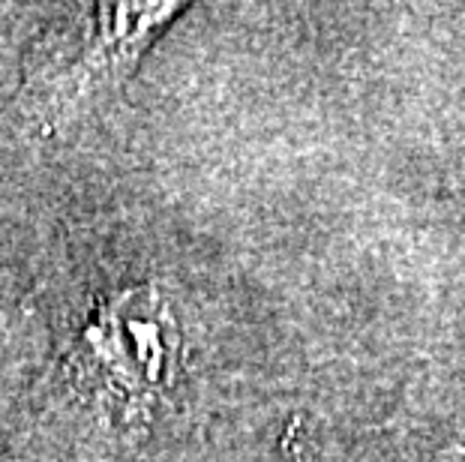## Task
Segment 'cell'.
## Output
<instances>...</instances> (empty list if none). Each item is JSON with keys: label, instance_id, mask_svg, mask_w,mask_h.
Segmentation results:
<instances>
[{"label": "cell", "instance_id": "2", "mask_svg": "<svg viewBox=\"0 0 465 462\" xmlns=\"http://www.w3.org/2000/svg\"><path fill=\"white\" fill-rule=\"evenodd\" d=\"M100 355L135 390L168 385L174 363V321L153 291L121 294L94 333Z\"/></svg>", "mask_w": 465, "mask_h": 462}, {"label": "cell", "instance_id": "1", "mask_svg": "<svg viewBox=\"0 0 465 462\" xmlns=\"http://www.w3.org/2000/svg\"><path fill=\"white\" fill-rule=\"evenodd\" d=\"M181 9L174 4L91 6V39L82 45L75 64L43 75L48 82L45 96L57 105H75L114 87L138 64L153 34H160Z\"/></svg>", "mask_w": 465, "mask_h": 462}]
</instances>
